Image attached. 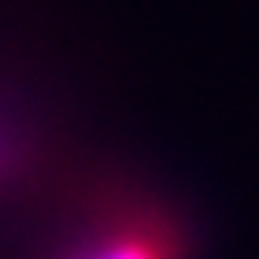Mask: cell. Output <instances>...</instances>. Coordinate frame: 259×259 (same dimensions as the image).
Listing matches in <instances>:
<instances>
[{
	"label": "cell",
	"mask_w": 259,
	"mask_h": 259,
	"mask_svg": "<svg viewBox=\"0 0 259 259\" xmlns=\"http://www.w3.org/2000/svg\"><path fill=\"white\" fill-rule=\"evenodd\" d=\"M178 252L182 248L170 226L126 215L119 222H108V230L85 237L70 252V259H174Z\"/></svg>",
	"instance_id": "1"
}]
</instances>
